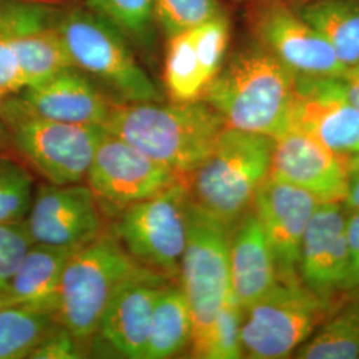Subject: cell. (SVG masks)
I'll return each mask as SVG.
<instances>
[{"instance_id":"cell-1","label":"cell","mask_w":359,"mask_h":359,"mask_svg":"<svg viewBox=\"0 0 359 359\" xmlns=\"http://www.w3.org/2000/svg\"><path fill=\"white\" fill-rule=\"evenodd\" d=\"M294 87V74L253 39L224 62L201 99L228 128L277 139L289 130Z\"/></svg>"},{"instance_id":"cell-2","label":"cell","mask_w":359,"mask_h":359,"mask_svg":"<svg viewBox=\"0 0 359 359\" xmlns=\"http://www.w3.org/2000/svg\"><path fill=\"white\" fill-rule=\"evenodd\" d=\"M226 126L203 100L116 104L104 128L187 180Z\"/></svg>"},{"instance_id":"cell-3","label":"cell","mask_w":359,"mask_h":359,"mask_svg":"<svg viewBox=\"0 0 359 359\" xmlns=\"http://www.w3.org/2000/svg\"><path fill=\"white\" fill-rule=\"evenodd\" d=\"M273 145L266 135L225 127L213 151L185 180L189 201L231 231L270 175Z\"/></svg>"},{"instance_id":"cell-4","label":"cell","mask_w":359,"mask_h":359,"mask_svg":"<svg viewBox=\"0 0 359 359\" xmlns=\"http://www.w3.org/2000/svg\"><path fill=\"white\" fill-rule=\"evenodd\" d=\"M57 29L72 63L95 80L117 104L160 102V92L136 60L132 44L93 10L59 11Z\"/></svg>"},{"instance_id":"cell-5","label":"cell","mask_w":359,"mask_h":359,"mask_svg":"<svg viewBox=\"0 0 359 359\" xmlns=\"http://www.w3.org/2000/svg\"><path fill=\"white\" fill-rule=\"evenodd\" d=\"M149 276L160 274L129 256L114 231H103L68 258L59 286L57 320L88 342L116 289L128 280Z\"/></svg>"},{"instance_id":"cell-6","label":"cell","mask_w":359,"mask_h":359,"mask_svg":"<svg viewBox=\"0 0 359 359\" xmlns=\"http://www.w3.org/2000/svg\"><path fill=\"white\" fill-rule=\"evenodd\" d=\"M8 142L50 184L83 182L107 129L44 118L16 96L0 103Z\"/></svg>"},{"instance_id":"cell-7","label":"cell","mask_w":359,"mask_h":359,"mask_svg":"<svg viewBox=\"0 0 359 359\" xmlns=\"http://www.w3.org/2000/svg\"><path fill=\"white\" fill-rule=\"evenodd\" d=\"M229 229L189 201L188 237L180 262V287L192 313V357L204 358L209 333L231 292Z\"/></svg>"},{"instance_id":"cell-8","label":"cell","mask_w":359,"mask_h":359,"mask_svg":"<svg viewBox=\"0 0 359 359\" xmlns=\"http://www.w3.org/2000/svg\"><path fill=\"white\" fill-rule=\"evenodd\" d=\"M327 301L299 278L278 280L266 294L244 308L241 346L250 359L292 357L321 325Z\"/></svg>"},{"instance_id":"cell-9","label":"cell","mask_w":359,"mask_h":359,"mask_svg":"<svg viewBox=\"0 0 359 359\" xmlns=\"http://www.w3.org/2000/svg\"><path fill=\"white\" fill-rule=\"evenodd\" d=\"M189 196L180 180L154 197L123 210L111 231L135 261L165 277L179 278L188 237Z\"/></svg>"},{"instance_id":"cell-10","label":"cell","mask_w":359,"mask_h":359,"mask_svg":"<svg viewBox=\"0 0 359 359\" xmlns=\"http://www.w3.org/2000/svg\"><path fill=\"white\" fill-rule=\"evenodd\" d=\"M180 180L184 179L107 130L84 181L102 213L115 218L129 206L154 197Z\"/></svg>"},{"instance_id":"cell-11","label":"cell","mask_w":359,"mask_h":359,"mask_svg":"<svg viewBox=\"0 0 359 359\" xmlns=\"http://www.w3.org/2000/svg\"><path fill=\"white\" fill-rule=\"evenodd\" d=\"M253 39L297 77H339L346 69L332 46L287 0H259L252 10Z\"/></svg>"},{"instance_id":"cell-12","label":"cell","mask_w":359,"mask_h":359,"mask_svg":"<svg viewBox=\"0 0 359 359\" xmlns=\"http://www.w3.org/2000/svg\"><path fill=\"white\" fill-rule=\"evenodd\" d=\"M34 244L76 252L102 231V210L93 193L80 182L43 185L25 218Z\"/></svg>"},{"instance_id":"cell-13","label":"cell","mask_w":359,"mask_h":359,"mask_svg":"<svg viewBox=\"0 0 359 359\" xmlns=\"http://www.w3.org/2000/svg\"><path fill=\"white\" fill-rule=\"evenodd\" d=\"M289 129L350 157L359 151V111L348 102L339 77H297Z\"/></svg>"},{"instance_id":"cell-14","label":"cell","mask_w":359,"mask_h":359,"mask_svg":"<svg viewBox=\"0 0 359 359\" xmlns=\"http://www.w3.org/2000/svg\"><path fill=\"white\" fill-rule=\"evenodd\" d=\"M59 11L40 0H0L26 87L74 65L57 29Z\"/></svg>"},{"instance_id":"cell-15","label":"cell","mask_w":359,"mask_h":359,"mask_svg":"<svg viewBox=\"0 0 359 359\" xmlns=\"http://www.w3.org/2000/svg\"><path fill=\"white\" fill-rule=\"evenodd\" d=\"M310 193L268 176L258 188L252 210L276 258L278 280H297L301 244L309 221L320 206Z\"/></svg>"},{"instance_id":"cell-16","label":"cell","mask_w":359,"mask_h":359,"mask_svg":"<svg viewBox=\"0 0 359 359\" xmlns=\"http://www.w3.org/2000/svg\"><path fill=\"white\" fill-rule=\"evenodd\" d=\"M270 176L306 191L320 203H342L348 164L347 157L302 132L289 129L274 139Z\"/></svg>"},{"instance_id":"cell-17","label":"cell","mask_w":359,"mask_h":359,"mask_svg":"<svg viewBox=\"0 0 359 359\" xmlns=\"http://www.w3.org/2000/svg\"><path fill=\"white\" fill-rule=\"evenodd\" d=\"M165 283L163 276H149L128 280L116 289L92 337L99 353L144 358L157 295Z\"/></svg>"},{"instance_id":"cell-18","label":"cell","mask_w":359,"mask_h":359,"mask_svg":"<svg viewBox=\"0 0 359 359\" xmlns=\"http://www.w3.org/2000/svg\"><path fill=\"white\" fill-rule=\"evenodd\" d=\"M16 97L28 111L40 117L100 127L107 124L117 104L75 65L28 86Z\"/></svg>"},{"instance_id":"cell-19","label":"cell","mask_w":359,"mask_h":359,"mask_svg":"<svg viewBox=\"0 0 359 359\" xmlns=\"http://www.w3.org/2000/svg\"><path fill=\"white\" fill-rule=\"evenodd\" d=\"M346 209L322 203L309 221L301 244L298 277L323 299L345 287L347 276Z\"/></svg>"},{"instance_id":"cell-20","label":"cell","mask_w":359,"mask_h":359,"mask_svg":"<svg viewBox=\"0 0 359 359\" xmlns=\"http://www.w3.org/2000/svg\"><path fill=\"white\" fill-rule=\"evenodd\" d=\"M229 274L231 292L243 309L278 281L276 258L252 209L229 231Z\"/></svg>"},{"instance_id":"cell-21","label":"cell","mask_w":359,"mask_h":359,"mask_svg":"<svg viewBox=\"0 0 359 359\" xmlns=\"http://www.w3.org/2000/svg\"><path fill=\"white\" fill-rule=\"evenodd\" d=\"M72 253L50 245H31L7 290L13 302L48 309L57 314L59 286Z\"/></svg>"},{"instance_id":"cell-22","label":"cell","mask_w":359,"mask_h":359,"mask_svg":"<svg viewBox=\"0 0 359 359\" xmlns=\"http://www.w3.org/2000/svg\"><path fill=\"white\" fill-rule=\"evenodd\" d=\"M346 65L359 62V0H287Z\"/></svg>"},{"instance_id":"cell-23","label":"cell","mask_w":359,"mask_h":359,"mask_svg":"<svg viewBox=\"0 0 359 359\" xmlns=\"http://www.w3.org/2000/svg\"><path fill=\"white\" fill-rule=\"evenodd\" d=\"M193 320L180 286L164 285L157 295L152 325L142 359L173 358L191 346Z\"/></svg>"},{"instance_id":"cell-24","label":"cell","mask_w":359,"mask_h":359,"mask_svg":"<svg viewBox=\"0 0 359 359\" xmlns=\"http://www.w3.org/2000/svg\"><path fill=\"white\" fill-rule=\"evenodd\" d=\"M57 323V314L48 309L20 302L0 308V359L28 358Z\"/></svg>"},{"instance_id":"cell-25","label":"cell","mask_w":359,"mask_h":359,"mask_svg":"<svg viewBox=\"0 0 359 359\" xmlns=\"http://www.w3.org/2000/svg\"><path fill=\"white\" fill-rule=\"evenodd\" d=\"M298 359L359 358V299L337 311L295 350Z\"/></svg>"},{"instance_id":"cell-26","label":"cell","mask_w":359,"mask_h":359,"mask_svg":"<svg viewBox=\"0 0 359 359\" xmlns=\"http://www.w3.org/2000/svg\"><path fill=\"white\" fill-rule=\"evenodd\" d=\"M164 79L172 102L187 103L201 99L208 81L189 31L169 38Z\"/></svg>"},{"instance_id":"cell-27","label":"cell","mask_w":359,"mask_h":359,"mask_svg":"<svg viewBox=\"0 0 359 359\" xmlns=\"http://www.w3.org/2000/svg\"><path fill=\"white\" fill-rule=\"evenodd\" d=\"M88 7L123 32L132 46L142 51L154 50V0H88Z\"/></svg>"},{"instance_id":"cell-28","label":"cell","mask_w":359,"mask_h":359,"mask_svg":"<svg viewBox=\"0 0 359 359\" xmlns=\"http://www.w3.org/2000/svg\"><path fill=\"white\" fill-rule=\"evenodd\" d=\"M34 196V177L27 168L0 157V224L25 221Z\"/></svg>"},{"instance_id":"cell-29","label":"cell","mask_w":359,"mask_h":359,"mask_svg":"<svg viewBox=\"0 0 359 359\" xmlns=\"http://www.w3.org/2000/svg\"><path fill=\"white\" fill-rule=\"evenodd\" d=\"M154 11L168 39L222 15L218 0H154Z\"/></svg>"},{"instance_id":"cell-30","label":"cell","mask_w":359,"mask_h":359,"mask_svg":"<svg viewBox=\"0 0 359 359\" xmlns=\"http://www.w3.org/2000/svg\"><path fill=\"white\" fill-rule=\"evenodd\" d=\"M244 309L233 292L225 297L213 321L206 345V359L243 358L241 327Z\"/></svg>"},{"instance_id":"cell-31","label":"cell","mask_w":359,"mask_h":359,"mask_svg":"<svg viewBox=\"0 0 359 359\" xmlns=\"http://www.w3.org/2000/svg\"><path fill=\"white\" fill-rule=\"evenodd\" d=\"M189 32L203 74L209 83L225 62L231 36L229 20L222 13L189 29Z\"/></svg>"},{"instance_id":"cell-32","label":"cell","mask_w":359,"mask_h":359,"mask_svg":"<svg viewBox=\"0 0 359 359\" xmlns=\"http://www.w3.org/2000/svg\"><path fill=\"white\" fill-rule=\"evenodd\" d=\"M34 244L25 221L0 224V290L7 292L13 276Z\"/></svg>"},{"instance_id":"cell-33","label":"cell","mask_w":359,"mask_h":359,"mask_svg":"<svg viewBox=\"0 0 359 359\" xmlns=\"http://www.w3.org/2000/svg\"><path fill=\"white\" fill-rule=\"evenodd\" d=\"M86 341L79 339L59 322L34 348L31 359H79L88 353Z\"/></svg>"},{"instance_id":"cell-34","label":"cell","mask_w":359,"mask_h":359,"mask_svg":"<svg viewBox=\"0 0 359 359\" xmlns=\"http://www.w3.org/2000/svg\"><path fill=\"white\" fill-rule=\"evenodd\" d=\"M26 83L20 71L8 28L0 19V103L25 90Z\"/></svg>"},{"instance_id":"cell-35","label":"cell","mask_w":359,"mask_h":359,"mask_svg":"<svg viewBox=\"0 0 359 359\" xmlns=\"http://www.w3.org/2000/svg\"><path fill=\"white\" fill-rule=\"evenodd\" d=\"M346 241L348 259L344 290L351 292L359 287V210L346 209Z\"/></svg>"},{"instance_id":"cell-36","label":"cell","mask_w":359,"mask_h":359,"mask_svg":"<svg viewBox=\"0 0 359 359\" xmlns=\"http://www.w3.org/2000/svg\"><path fill=\"white\" fill-rule=\"evenodd\" d=\"M339 81L348 102L359 111V62L346 67L344 74L339 76Z\"/></svg>"},{"instance_id":"cell-37","label":"cell","mask_w":359,"mask_h":359,"mask_svg":"<svg viewBox=\"0 0 359 359\" xmlns=\"http://www.w3.org/2000/svg\"><path fill=\"white\" fill-rule=\"evenodd\" d=\"M346 209L359 210V168L348 169L346 194L342 201Z\"/></svg>"},{"instance_id":"cell-38","label":"cell","mask_w":359,"mask_h":359,"mask_svg":"<svg viewBox=\"0 0 359 359\" xmlns=\"http://www.w3.org/2000/svg\"><path fill=\"white\" fill-rule=\"evenodd\" d=\"M8 142V136H7V130L4 127V123H3V118L0 115V149Z\"/></svg>"},{"instance_id":"cell-39","label":"cell","mask_w":359,"mask_h":359,"mask_svg":"<svg viewBox=\"0 0 359 359\" xmlns=\"http://www.w3.org/2000/svg\"><path fill=\"white\" fill-rule=\"evenodd\" d=\"M347 164H348V169L359 168V151L357 154H351L350 157H347Z\"/></svg>"},{"instance_id":"cell-40","label":"cell","mask_w":359,"mask_h":359,"mask_svg":"<svg viewBox=\"0 0 359 359\" xmlns=\"http://www.w3.org/2000/svg\"><path fill=\"white\" fill-rule=\"evenodd\" d=\"M13 298L10 297V294L7 292H1L0 290V308L8 305V304H13Z\"/></svg>"},{"instance_id":"cell-41","label":"cell","mask_w":359,"mask_h":359,"mask_svg":"<svg viewBox=\"0 0 359 359\" xmlns=\"http://www.w3.org/2000/svg\"><path fill=\"white\" fill-rule=\"evenodd\" d=\"M357 290H359V287H358V289H357ZM358 299H359V298H358Z\"/></svg>"}]
</instances>
